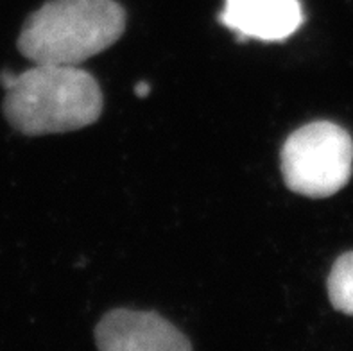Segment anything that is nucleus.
Listing matches in <instances>:
<instances>
[{"mask_svg":"<svg viewBox=\"0 0 353 351\" xmlns=\"http://www.w3.org/2000/svg\"><path fill=\"white\" fill-rule=\"evenodd\" d=\"M280 158L289 190L312 199L330 197L352 178L353 140L345 128L316 120L287 138Z\"/></svg>","mask_w":353,"mask_h":351,"instance_id":"nucleus-3","label":"nucleus"},{"mask_svg":"<svg viewBox=\"0 0 353 351\" xmlns=\"http://www.w3.org/2000/svg\"><path fill=\"white\" fill-rule=\"evenodd\" d=\"M103 113L101 86L76 65L36 63L17 74L6 90L4 115L29 137L76 131L97 122Z\"/></svg>","mask_w":353,"mask_h":351,"instance_id":"nucleus-1","label":"nucleus"},{"mask_svg":"<svg viewBox=\"0 0 353 351\" xmlns=\"http://www.w3.org/2000/svg\"><path fill=\"white\" fill-rule=\"evenodd\" d=\"M219 22L239 40L282 41L303 23L300 0H226Z\"/></svg>","mask_w":353,"mask_h":351,"instance_id":"nucleus-5","label":"nucleus"},{"mask_svg":"<svg viewBox=\"0 0 353 351\" xmlns=\"http://www.w3.org/2000/svg\"><path fill=\"white\" fill-rule=\"evenodd\" d=\"M332 307L341 314L353 316V251L337 258L327 280Z\"/></svg>","mask_w":353,"mask_h":351,"instance_id":"nucleus-6","label":"nucleus"},{"mask_svg":"<svg viewBox=\"0 0 353 351\" xmlns=\"http://www.w3.org/2000/svg\"><path fill=\"white\" fill-rule=\"evenodd\" d=\"M125 29L115 0H50L27 18L18 50L32 63L79 65L112 47Z\"/></svg>","mask_w":353,"mask_h":351,"instance_id":"nucleus-2","label":"nucleus"},{"mask_svg":"<svg viewBox=\"0 0 353 351\" xmlns=\"http://www.w3.org/2000/svg\"><path fill=\"white\" fill-rule=\"evenodd\" d=\"M95 343L104 351H188L178 328L154 312L117 308L108 312L95 328Z\"/></svg>","mask_w":353,"mask_h":351,"instance_id":"nucleus-4","label":"nucleus"},{"mask_svg":"<svg viewBox=\"0 0 353 351\" xmlns=\"http://www.w3.org/2000/svg\"><path fill=\"white\" fill-rule=\"evenodd\" d=\"M149 92H151V86H149L145 81H140L139 85L134 86V95H137V97H140V99L148 97Z\"/></svg>","mask_w":353,"mask_h":351,"instance_id":"nucleus-7","label":"nucleus"}]
</instances>
